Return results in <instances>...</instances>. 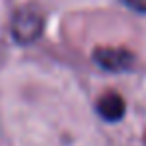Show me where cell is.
Here are the masks:
<instances>
[{
	"instance_id": "3957f363",
	"label": "cell",
	"mask_w": 146,
	"mask_h": 146,
	"mask_svg": "<svg viewBox=\"0 0 146 146\" xmlns=\"http://www.w3.org/2000/svg\"><path fill=\"white\" fill-rule=\"evenodd\" d=\"M96 112L102 120L106 122H118L124 112H126V104H124V98L118 94V92H106L98 98L96 102Z\"/></svg>"
},
{
	"instance_id": "277c9868",
	"label": "cell",
	"mask_w": 146,
	"mask_h": 146,
	"mask_svg": "<svg viewBox=\"0 0 146 146\" xmlns=\"http://www.w3.org/2000/svg\"><path fill=\"white\" fill-rule=\"evenodd\" d=\"M120 2L138 14H146V0H120Z\"/></svg>"
},
{
	"instance_id": "7a4b0ae2",
	"label": "cell",
	"mask_w": 146,
	"mask_h": 146,
	"mask_svg": "<svg viewBox=\"0 0 146 146\" xmlns=\"http://www.w3.org/2000/svg\"><path fill=\"white\" fill-rule=\"evenodd\" d=\"M92 60L106 72H130L136 62V56L126 48L100 46L92 52Z\"/></svg>"
},
{
	"instance_id": "6da1fadb",
	"label": "cell",
	"mask_w": 146,
	"mask_h": 146,
	"mask_svg": "<svg viewBox=\"0 0 146 146\" xmlns=\"http://www.w3.org/2000/svg\"><path fill=\"white\" fill-rule=\"evenodd\" d=\"M44 30V18L34 8H20L12 16L10 22V34L18 44H32L40 38Z\"/></svg>"
}]
</instances>
